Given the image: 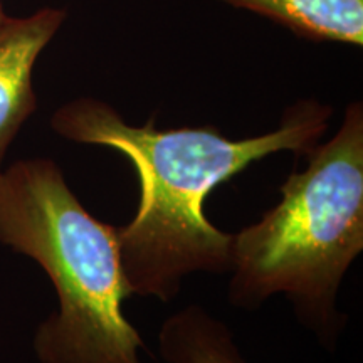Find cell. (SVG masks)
I'll return each instance as SVG.
<instances>
[{
  "mask_svg": "<svg viewBox=\"0 0 363 363\" xmlns=\"http://www.w3.org/2000/svg\"><path fill=\"white\" fill-rule=\"evenodd\" d=\"M313 43L363 45V0H219Z\"/></svg>",
  "mask_w": 363,
  "mask_h": 363,
  "instance_id": "cell-5",
  "label": "cell"
},
{
  "mask_svg": "<svg viewBox=\"0 0 363 363\" xmlns=\"http://www.w3.org/2000/svg\"><path fill=\"white\" fill-rule=\"evenodd\" d=\"M0 244L38 262L56 291L57 310L34 333L39 363H142L121 308L131 293L116 227L86 211L51 158L0 172Z\"/></svg>",
  "mask_w": 363,
  "mask_h": 363,
  "instance_id": "cell-3",
  "label": "cell"
},
{
  "mask_svg": "<svg viewBox=\"0 0 363 363\" xmlns=\"http://www.w3.org/2000/svg\"><path fill=\"white\" fill-rule=\"evenodd\" d=\"M66 12L40 9L0 24V172L7 150L38 108L33 72L40 52L61 29Z\"/></svg>",
  "mask_w": 363,
  "mask_h": 363,
  "instance_id": "cell-4",
  "label": "cell"
},
{
  "mask_svg": "<svg viewBox=\"0 0 363 363\" xmlns=\"http://www.w3.org/2000/svg\"><path fill=\"white\" fill-rule=\"evenodd\" d=\"M7 19V13H6V11H4V7H2V0H0V24H2L4 21Z\"/></svg>",
  "mask_w": 363,
  "mask_h": 363,
  "instance_id": "cell-7",
  "label": "cell"
},
{
  "mask_svg": "<svg viewBox=\"0 0 363 363\" xmlns=\"http://www.w3.org/2000/svg\"><path fill=\"white\" fill-rule=\"evenodd\" d=\"M331 115L328 104L299 99L276 130L230 140L214 126L130 125L108 103L83 96L56 110L51 126L69 142L113 148L131 162L140 202L130 224L116 227L121 267L131 294L169 303L189 276L230 271L233 234L217 229L203 212L212 190L272 153L306 155Z\"/></svg>",
  "mask_w": 363,
  "mask_h": 363,
  "instance_id": "cell-1",
  "label": "cell"
},
{
  "mask_svg": "<svg viewBox=\"0 0 363 363\" xmlns=\"http://www.w3.org/2000/svg\"><path fill=\"white\" fill-rule=\"evenodd\" d=\"M281 185V202L233 234L229 301L257 310L284 294L326 350L345 328L337 310L345 274L363 251V104L353 101L331 140Z\"/></svg>",
  "mask_w": 363,
  "mask_h": 363,
  "instance_id": "cell-2",
  "label": "cell"
},
{
  "mask_svg": "<svg viewBox=\"0 0 363 363\" xmlns=\"http://www.w3.org/2000/svg\"><path fill=\"white\" fill-rule=\"evenodd\" d=\"M158 352L167 363H247L234 333L201 305H189L163 321Z\"/></svg>",
  "mask_w": 363,
  "mask_h": 363,
  "instance_id": "cell-6",
  "label": "cell"
}]
</instances>
